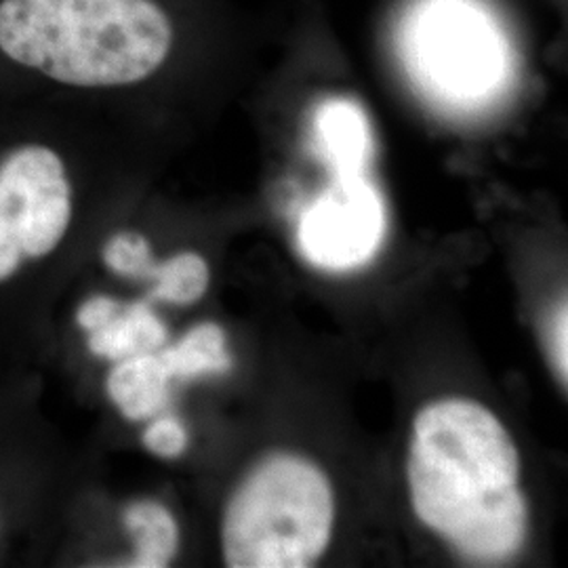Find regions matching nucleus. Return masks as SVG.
<instances>
[{"mask_svg": "<svg viewBox=\"0 0 568 568\" xmlns=\"http://www.w3.org/2000/svg\"><path fill=\"white\" fill-rule=\"evenodd\" d=\"M122 523L135 544V556L129 567L163 568L171 565L180 548V528L169 509L148 499L135 501L124 509Z\"/></svg>", "mask_w": 568, "mask_h": 568, "instance_id": "9d476101", "label": "nucleus"}, {"mask_svg": "<svg viewBox=\"0 0 568 568\" xmlns=\"http://www.w3.org/2000/svg\"><path fill=\"white\" fill-rule=\"evenodd\" d=\"M159 356L163 358L173 379H194L203 375L227 373L232 366L225 333L215 323L194 326L180 344L164 347Z\"/></svg>", "mask_w": 568, "mask_h": 568, "instance_id": "9b49d317", "label": "nucleus"}, {"mask_svg": "<svg viewBox=\"0 0 568 568\" xmlns=\"http://www.w3.org/2000/svg\"><path fill=\"white\" fill-rule=\"evenodd\" d=\"M408 487L417 518L474 565H501L527 541L520 455L487 406L447 398L413 424Z\"/></svg>", "mask_w": 568, "mask_h": 568, "instance_id": "f257e3e1", "label": "nucleus"}, {"mask_svg": "<svg viewBox=\"0 0 568 568\" xmlns=\"http://www.w3.org/2000/svg\"><path fill=\"white\" fill-rule=\"evenodd\" d=\"M386 227V204L377 187L365 175H342L302 213L297 243L310 264L347 272L375 257Z\"/></svg>", "mask_w": 568, "mask_h": 568, "instance_id": "423d86ee", "label": "nucleus"}, {"mask_svg": "<svg viewBox=\"0 0 568 568\" xmlns=\"http://www.w3.org/2000/svg\"><path fill=\"white\" fill-rule=\"evenodd\" d=\"M143 445L163 459H175L187 447V432L178 419L161 417L143 432Z\"/></svg>", "mask_w": 568, "mask_h": 568, "instance_id": "4468645a", "label": "nucleus"}, {"mask_svg": "<svg viewBox=\"0 0 568 568\" xmlns=\"http://www.w3.org/2000/svg\"><path fill=\"white\" fill-rule=\"evenodd\" d=\"M568 310L567 304H562V310L556 312L554 325H551V354H554V363L556 371L562 377V384L567 386L568 375Z\"/></svg>", "mask_w": 568, "mask_h": 568, "instance_id": "dca6fc26", "label": "nucleus"}, {"mask_svg": "<svg viewBox=\"0 0 568 568\" xmlns=\"http://www.w3.org/2000/svg\"><path fill=\"white\" fill-rule=\"evenodd\" d=\"M173 47L154 0H0V51L74 87H122L152 77Z\"/></svg>", "mask_w": 568, "mask_h": 568, "instance_id": "f03ea898", "label": "nucleus"}, {"mask_svg": "<svg viewBox=\"0 0 568 568\" xmlns=\"http://www.w3.org/2000/svg\"><path fill=\"white\" fill-rule=\"evenodd\" d=\"M314 131L318 152L335 178L365 175L373 154V138L365 112L349 100H326L316 116Z\"/></svg>", "mask_w": 568, "mask_h": 568, "instance_id": "0eeeda50", "label": "nucleus"}, {"mask_svg": "<svg viewBox=\"0 0 568 568\" xmlns=\"http://www.w3.org/2000/svg\"><path fill=\"white\" fill-rule=\"evenodd\" d=\"M171 379L159 354H138L122 358L110 371L108 394L126 419L142 422L163 410Z\"/></svg>", "mask_w": 568, "mask_h": 568, "instance_id": "6e6552de", "label": "nucleus"}, {"mask_svg": "<svg viewBox=\"0 0 568 568\" xmlns=\"http://www.w3.org/2000/svg\"><path fill=\"white\" fill-rule=\"evenodd\" d=\"M119 307H121V304H119L116 300H112V297H103V295L91 297V300H87V302L81 305V310H79V316H77V318H79V325H81V328H84L87 333H91V331H95V328L105 325V323L116 314Z\"/></svg>", "mask_w": 568, "mask_h": 568, "instance_id": "2eb2a0df", "label": "nucleus"}, {"mask_svg": "<svg viewBox=\"0 0 568 568\" xmlns=\"http://www.w3.org/2000/svg\"><path fill=\"white\" fill-rule=\"evenodd\" d=\"M72 215V190L60 156L44 145H21L0 163V283L23 260L60 244Z\"/></svg>", "mask_w": 568, "mask_h": 568, "instance_id": "20e7f679", "label": "nucleus"}, {"mask_svg": "<svg viewBox=\"0 0 568 568\" xmlns=\"http://www.w3.org/2000/svg\"><path fill=\"white\" fill-rule=\"evenodd\" d=\"M333 520L335 497L325 471L297 455H270L225 508V565L312 567L328 548Z\"/></svg>", "mask_w": 568, "mask_h": 568, "instance_id": "7ed1b4c3", "label": "nucleus"}, {"mask_svg": "<svg viewBox=\"0 0 568 568\" xmlns=\"http://www.w3.org/2000/svg\"><path fill=\"white\" fill-rule=\"evenodd\" d=\"M164 342L166 326L145 304H121L105 325L89 333V349L114 363L138 354H152L161 349Z\"/></svg>", "mask_w": 568, "mask_h": 568, "instance_id": "1a4fd4ad", "label": "nucleus"}, {"mask_svg": "<svg viewBox=\"0 0 568 568\" xmlns=\"http://www.w3.org/2000/svg\"><path fill=\"white\" fill-rule=\"evenodd\" d=\"M415 47L424 81L448 102L483 100L504 79V51L493 23L464 0L424 7Z\"/></svg>", "mask_w": 568, "mask_h": 568, "instance_id": "39448f33", "label": "nucleus"}, {"mask_svg": "<svg viewBox=\"0 0 568 568\" xmlns=\"http://www.w3.org/2000/svg\"><path fill=\"white\" fill-rule=\"evenodd\" d=\"M103 262L112 272L131 278H150L152 267L156 265L148 241L133 232L112 236L103 248Z\"/></svg>", "mask_w": 568, "mask_h": 568, "instance_id": "ddd939ff", "label": "nucleus"}, {"mask_svg": "<svg viewBox=\"0 0 568 568\" xmlns=\"http://www.w3.org/2000/svg\"><path fill=\"white\" fill-rule=\"evenodd\" d=\"M150 278L156 281L154 300L175 305L194 304L209 286V265L199 253H180L164 264L154 265Z\"/></svg>", "mask_w": 568, "mask_h": 568, "instance_id": "f8f14e48", "label": "nucleus"}]
</instances>
